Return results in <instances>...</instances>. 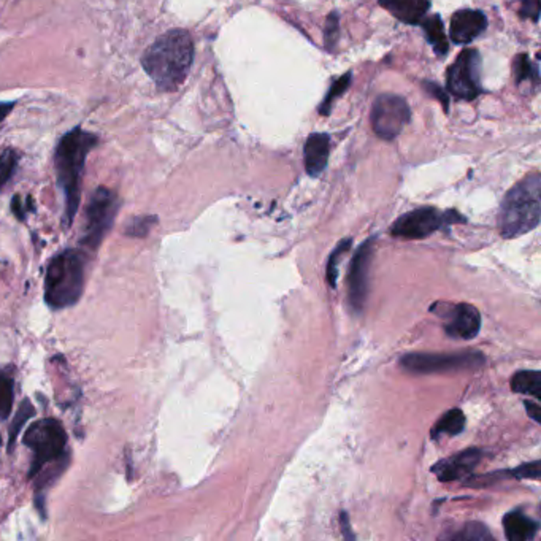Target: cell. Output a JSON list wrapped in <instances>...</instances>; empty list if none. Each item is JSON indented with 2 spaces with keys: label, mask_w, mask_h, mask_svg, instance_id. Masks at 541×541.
Instances as JSON below:
<instances>
[{
  "label": "cell",
  "mask_w": 541,
  "mask_h": 541,
  "mask_svg": "<svg viewBox=\"0 0 541 541\" xmlns=\"http://www.w3.org/2000/svg\"><path fill=\"white\" fill-rule=\"evenodd\" d=\"M451 540L461 541H484L492 540V535L489 534L488 528L484 527L480 522H470L465 527L461 528V532L451 535Z\"/></svg>",
  "instance_id": "cell-27"
},
{
  "label": "cell",
  "mask_w": 541,
  "mask_h": 541,
  "mask_svg": "<svg viewBox=\"0 0 541 541\" xmlns=\"http://www.w3.org/2000/svg\"><path fill=\"white\" fill-rule=\"evenodd\" d=\"M380 5L401 23L416 26L421 24V21L426 18L430 2L428 0H380Z\"/></svg>",
  "instance_id": "cell-16"
},
{
  "label": "cell",
  "mask_w": 541,
  "mask_h": 541,
  "mask_svg": "<svg viewBox=\"0 0 541 541\" xmlns=\"http://www.w3.org/2000/svg\"><path fill=\"white\" fill-rule=\"evenodd\" d=\"M524 407H526V410H527L528 416H530V418H532V419H534L535 422H538V424H540V422H541L540 405H538V403H536V401H524Z\"/></svg>",
  "instance_id": "cell-33"
},
{
  "label": "cell",
  "mask_w": 541,
  "mask_h": 541,
  "mask_svg": "<svg viewBox=\"0 0 541 541\" xmlns=\"http://www.w3.org/2000/svg\"><path fill=\"white\" fill-rule=\"evenodd\" d=\"M422 87L426 89V93L430 94L432 97H435L437 101L440 102L441 105H443V108H445V112L448 113V93H446V91H443V89H441L437 83H434V81H424V83H422Z\"/></svg>",
  "instance_id": "cell-31"
},
{
  "label": "cell",
  "mask_w": 541,
  "mask_h": 541,
  "mask_svg": "<svg viewBox=\"0 0 541 541\" xmlns=\"http://www.w3.org/2000/svg\"><path fill=\"white\" fill-rule=\"evenodd\" d=\"M482 449H465L459 455H451L448 459L437 462L432 467V472L438 476L440 482H455V480H461L472 473L474 467L482 461Z\"/></svg>",
  "instance_id": "cell-14"
},
{
  "label": "cell",
  "mask_w": 541,
  "mask_h": 541,
  "mask_svg": "<svg viewBox=\"0 0 541 541\" xmlns=\"http://www.w3.org/2000/svg\"><path fill=\"white\" fill-rule=\"evenodd\" d=\"M14 384L7 374H0V421L7 419L14 410Z\"/></svg>",
  "instance_id": "cell-25"
},
{
  "label": "cell",
  "mask_w": 541,
  "mask_h": 541,
  "mask_svg": "<svg viewBox=\"0 0 541 541\" xmlns=\"http://www.w3.org/2000/svg\"><path fill=\"white\" fill-rule=\"evenodd\" d=\"M421 24L428 45L434 48L435 54L441 56V58L446 56L449 51V41L446 39V34H445V27H443L440 14H432V16L424 18Z\"/></svg>",
  "instance_id": "cell-18"
},
{
  "label": "cell",
  "mask_w": 541,
  "mask_h": 541,
  "mask_svg": "<svg viewBox=\"0 0 541 541\" xmlns=\"http://www.w3.org/2000/svg\"><path fill=\"white\" fill-rule=\"evenodd\" d=\"M480 53L476 50H464L455 64L448 68L446 85L448 93L461 101H474L482 93L480 83Z\"/></svg>",
  "instance_id": "cell-10"
},
{
  "label": "cell",
  "mask_w": 541,
  "mask_h": 541,
  "mask_svg": "<svg viewBox=\"0 0 541 541\" xmlns=\"http://www.w3.org/2000/svg\"><path fill=\"white\" fill-rule=\"evenodd\" d=\"M511 391L516 394L532 395L535 401H541V374L536 370H521L511 378Z\"/></svg>",
  "instance_id": "cell-19"
},
{
  "label": "cell",
  "mask_w": 541,
  "mask_h": 541,
  "mask_svg": "<svg viewBox=\"0 0 541 541\" xmlns=\"http://www.w3.org/2000/svg\"><path fill=\"white\" fill-rule=\"evenodd\" d=\"M411 120L407 101L395 94H381L372 108V127L383 140H394Z\"/></svg>",
  "instance_id": "cell-9"
},
{
  "label": "cell",
  "mask_w": 541,
  "mask_h": 541,
  "mask_svg": "<svg viewBox=\"0 0 541 541\" xmlns=\"http://www.w3.org/2000/svg\"><path fill=\"white\" fill-rule=\"evenodd\" d=\"M465 415L462 413V410L459 408H453L446 411L445 415L441 416L438 422L435 424L434 430H432V437L438 438L441 435H455L462 434L464 428H465Z\"/></svg>",
  "instance_id": "cell-20"
},
{
  "label": "cell",
  "mask_w": 541,
  "mask_h": 541,
  "mask_svg": "<svg viewBox=\"0 0 541 541\" xmlns=\"http://www.w3.org/2000/svg\"><path fill=\"white\" fill-rule=\"evenodd\" d=\"M35 415V408L32 405V401H21L18 411L14 415V422L10 426V432H8V451H14V443L18 440V435L21 434L23 428L26 426L27 421Z\"/></svg>",
  "instance_id": "cell-21"
},
{
  "label": "cell",
  "mask_w": 541,
  "mask_h": 541,
  "mask_svg": "<svg viewBox=\"0 0 541 541\" xmlns=\"http://www.w3.org/2000/svg\"><path fill=\"white\" fill-rule=\"evenodd\" d=\"M340 34V14L332 12L329 14L326 21V29H324V45L328 48L329 53H334L337 41Z\"/></svg>",
  "instance_id": "cell-29"
},
{
  "label": "cell",
  "mask_w": 541,
  "mask_h": 541,
  "mask_svg": "<svg viewBox=\"0 0 541 541\" xmlns=\"http://www.w3.org/2000/svg\"><path fill=\"white\" fill-rule=\"evenodd\" d=\"M503 527L508 540L530 541L538 534L540 524L530 516L524 515L521 509H515L503 518Z\"/></svg>",
  "instance_id": "cell-17"
},
{
  "label": "cell",
  "mask_w": 541,
  "mask_h": 541,
  "mask_svg": "<svg viewBox=\"0 0 541 541\" xmlns=\"http://www.w3.org/2000/svg\"><path fill=\"white\" fill-rule=\"evenodd\" d=\"M24 445L34 453L32 465L29 470L31 480L37 476L41 468L68 459V434L62 424L53 418L41 419L27 428Z\"/></svg>",
  "instance_id": "cell-5"
},
{
  "label": "cell",
  "mask_w": 541,
  "mask_h": 541,
  "mask_svg": "<svg viewBox=\"0 0 541 541\" xmlns=\"http://www.w3.org/2000/svg\"><path fill=\"white\" fill-rule=\"evenodd\" d=\"M465 221L467 220L455 210H448L441 213L437 208L422 207L401 214V218L392 224L391 234L403 240H421L445 226L465 222Z\"/></svg>",
  "instance_id": "cell-7"
},
{
  "label": "cell",
  "mask_w": 541,
  "mask_h": 541,
  "mask_svg": "<svg viewBox=\"0 0 541 541\" xmlns=\"http://www.w3.org/2000/svg\"><path fill=\"white\" fill-rule=\"evenodd\" d=\"M541 218V176L532 174L508 191L499 213V230L515 239L534 230Z\"/></svg>",
  "instance_id": "cell-3"
},
{
  "label": "cell",
  "mask_w": 541,
  "mask_h": 541,
  "mask_svg": "<svg viewBox=\"0 0 541 541\" xmlns=\"http://www.w3.org/2000/svg\"><path fill=\"white\" fill-rule=\"evenodd\" d=\"M353 245L351 239H345L341 240L337 247H335L332 254L329 256L328 268H326V275H328L329 284L330 288L337 286V278H338V262H340L343 254L347 253V249Z\"/></svg>",
  "instance_id": "cell-26"
},
{
  "label": "cell",
  "mask_w": 541,
  "mask_h": 541,
  "mask_svg": "<svg viewBox=\"0 0 541 541\" xmlns=\"http://www.w3.org/2000/svg\"><path fill=\"white\" fill-rule=\"evenodd\" d=\"M12 210H14V216H16L18 220L24 221V218H26L27 208L23 207L20 195H14V201H12Z\"/></svg>",
  "instance_id": "cell-34"
},
{
  "label": "cell",
  "mask_w": 541,
  "mask_h": 541,
  "mask_svg": "<svg viewBox=\"0 0 541 541\" xmlns=\"http://www.w3.org/2000/svg\"><path fill=\"white\" fill-rule=\"evenodd\" d=\"M484 356L480 351L461 353H411L401 359V367L410 374H446L457 370L482 367Z\"/></svg>",
  "instance_id": "cell-8"
},
{
  "label": "cell",
  "mask_w": 541,
  "mask_h": 541,
  "mask_svg": "<svg viewBox=\"0 0 541 541\" xmlns=\"http://www.w3.org/2000/svg\"><path fill=\"white\" fill-rule=\"evenodd\" d=\"M86 280V256L78 249L56 254L48 266L45 301L53 310L72 307L80 301Z\"/></svg>",
  "instance_id": "cell-4"
},
{
  "label": "cell",
  "mask_w": 541,
  "mask_h": 541,
  "mask_svg": "<svg viewBox=\"0 0 541 541\" xmlns=\"http://www.w3.org/2000/svg\"><path fill=\"white\" fill-rule=\"evenodd\" d=\"M194 62V43L183 29L161 35L141 56V68L161 91L174 93L186 81Z\"/></svg>",
  "instance_id": "cell-1"
},
{
  "label": "cell",
  "mask_w": 541,
  "mask_h": 541,
  "mask_svg": "<svg viewBox=\"0 0 541 541\" xmlns=\"http://www.w3.org/2000/svg\"><path fill=\"white\" fill-rule=\"evenodd\" d=\"M508 474H509L511 478H518V480H540V461L524 464L521 467L515 468V470H509Z\"/></svg>",
  "instance_id": "cell-30"
},
{
  "label": "cell",
  "mask_w": 541,
  "mask_h": 541,
  "mask_svg": "<svg viewBox=\"0 0 541 541\" xmlns=\"http://www.w3.org/2000/svg\"><path fill=\"white\" fill-rule=\"evenodd\" d=\"M351 78H353V74L347 72V74L343 75L341 78H338V80H335L334 83H332V86H330L329 93L326 94V97L322 99L321 105H320V113H321L322 116H329V114H330L334 102L345 94V91H347L349 85H351Z\"/></svg>",
  "instance_id": "cell-23"
},
{
  "label": "cell",
  "mask_w": 541,
  "mask_h": 541,
  "mask_svg": "<svg viewBox=\"0 0 541 541\" xmlns=\"http://www.w3.org/2000/svg\"><path fill=\"white\" fill-rule=\"evenodd\" d=\"M374 239H368L362 243L353 256L347 272V297H349V305L353 307L356 313H361L367 302L368 278H370L368 275L374 259Z\"/></svg>",
  "instance_id": "cell-12"
},
{
  "label": "cell",
  "mask_w": 541,
  "mask_h": 541,
  "mask_svg": "<svg viewBox=\"0 0 541 541\" xmlns=\"http://www.w3.org/2000/svg\"><path fill=\"white\" fill-rule=\"evenodd\" d=\"M156 222H158L156 216H137L127 224L124 234L134 237V239H143L149 234V230L156 226Z\"/></svg>",
  "instance_id": "cell-28"
},
{
  "label": "cell",
  "mask_w": 541,
  "mask_h": 541,
  "mask_svg": "<svg viewBox=\"0 0 541 541\" xmlns=\"http://www.w3.org/2000/svg\"><path fill=\"white\" fill-rule=\"evenodd\" d=\"M432 310H438L445 320V332L451 338L472 340L482 330V314L470 303H437Z\"/></svg>",
  "instance_id": "cell-11"
},
{
  "label": "cell",
  "mask_w": 541,
  "mask_h": 541,
  "mask_svg": "<svg viewBox=\"0 0 541 541\" xmlns=\"http://www.w3.org/2000/svg\"><path fill=\"white\" fill-rule=\"evenodd\" d=\"M329 151H330V137L324 132H314L308 135L303 148L305 170L311 178L321 176L328 167Z\"/></svg>",
  "instance_id": "cell-15"
},
{
  "label": "cell",
  "mask_w": 541,
  "mask_h": 541,
  "mask_svg": "<svg viewBox=\"0 0 541 541\" xmlns=\"http://www.w3.org/2000/svg\"><path fill=\"white\" fill-rule=\"evenodd\" d=\"M14 102H0V122L7 118L8 113L14 110Z\"/></svg>",
  "instance_id": "cell-35"
},
{
  "label": "cell",
  "mask_w": 541,
  "mask_h": 541,
  "mask_svg": "<svg viewBox=\"0 0 541 541\" xmlns=\"http://www.w3.org/2000/svg\"><path fill=\"white\" fill-rule=\"evenodd\" d=\"M341 526H343V532H345V536H347V538H351V536H349V534H347V532H349V524H347V515H345V513L341 515Z\"/></svg>",
  "instance_id": "cell-36"
},
{
  "label": "cell",
  "mask_w": 541,
  "mask_h": 541,
  "mask_svg": "<svg viewBox=\"0 0 541 541\" xmlns=\"http://www.w3.org/2000/svg\"><path fill=\"white\" fill-rule=\"evenodd\" d=\"M120 208V199L108 187H97L91 195L85 214V228L81 245L95 251L113 226L114 218Z\"/></svg>",
  "instance_id": "cell-6"
},
{
  "label": "cell",
  "mask_w": 541,
  "mask_h": 541,
  "mask_svg": "<svg viewBox=\"0 0 541 541\" xmlns=\"http://www.w3.org/2000/svg\"><path fill=\"white\" fill-rule=\"evenodd\" d=\"M513 74H515L516 85H521L524 81H534L535 85L540 83V72L538 66L530 62L527 54H518L513 60Z\"/></svg>",
  "instance_id": "cell-22"
},
{
  "label": "cell",
  "mask_w": 541,
  "mask_h": 541,
  "mask_svg": "<svg viewBox=\"0 0 541 541\" xmlns=\"http://www.w3.org/2000/svg\"><path fill=\"white\" fill-rule=\"evenodd\" d=\"M20 162V153L14 148H7L0 154V191L7 186L8 181L12 180L16 167Z\"/></svg>",
  "instance_id": "cell-24"
},
{
  "label": "cell",
  "mask_w": 541,
  "mask_h": 541,
  "mask_svg": "<svg viewBox=\"0 0 541 541\" xmlns=\"http://www.w3.org/2000/svg\"><path fill=\"white\" fill-rule=\"evenodd\" d=\"M540 5L541 0H521V8H519L521 18H528L534 23H538V20H540Z\"/></svg>",
  "instance_id": "cell-32"
},
{
  "label": "cell",
  "mask_w": 541,
  "mask_h": 541,
  "mask_svg": "<svg viewBox=\"0 0 541 541\" xmlns=\"http://www.w3.org/2000/svg\"><path fill=\"white\" fill-rule=\"evenodd\" d=\"M99 145V137L87 132L81 127H75L60 139L54 151V168L64 199L66 213L64 222L70 228L74 222L81 199V183L86 166L87 154Z\"/></svg>",
  "instance_id": "cell-2"
},
{
  "label": "cell",
  "mask_w": 541,
  "mask_h": 541,
  "mask_svg": "<svg viewBox=\"0 0 541 541\" xmlns=\"http://www.w3.org/2000/svg\"><path fill=\"white\" fill-rule=\"evenodd\" d=\"M488 27V18L480 10H459L451 18L449 37L455 45H467Z\"/></svg>",
  "instance_id": "cell-13"
}]
</instances>
